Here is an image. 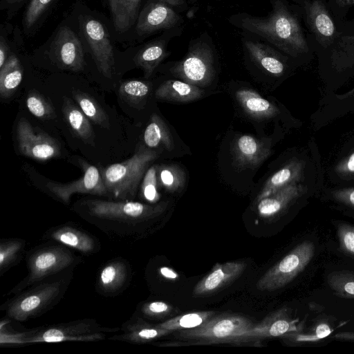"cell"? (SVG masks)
I'll return each mask as SVG.
<instances>
[{"label": "cell", "mask_w": 354, "mask_h": 354, "mask_svg": "<svg viewBox=\"0 0 354 354\" xmlns=\"http://www.w3.org/2000/svg\"><path fill=\"white\" fill-rule=\"evenodd\" d=\"M83 30L99 71L106 77L111 78L114 65L113 50L104 26L96 19H87Z\"/></svg>", "instance_id": "cell-10"}, {"label": "cell", "mask_w": 354, "mask_h": 354, "mask_svg": "<svg viewBox=\"0 0 354 354\" xmlns=\"http://www.w3.org/2000/svg\"><path fill=\"white\" fill-rule=\"evenodd\" d=\"M127 275L124 265L121 262H113L106 265L100 274V284L105 290H113L120 287Z\"/></svg>", "instance_id": "cell-36"}, {"label": "cell", "mask_w": 354, "mask_h": 354, "mask_svg": "<svg viewBox=\"0 0 354 354\" xmlns=\"http://www.w3.org/2000/svg\"><path fill=\"white\" fill-rule=\"evenodd\" d=\"M173 310L172 306L161 301L146 303L142 308L144 315L152 318H162L171 314Z\"/></svg>", "instance_id": "cell-44"}, {"label": "cell", "mask_w": 354, "mask_h": 354, "mask_svg": "<svg viewBox=\"0 0 354 354\" xmlns=\"http://www.w3.org/2000/svg\"><path fill=\"white\" fill-rule=\"evenodd\" d=\"M53 46L56 59L62 67L73 71L83 69L84 54L82 44L68 27L59 30Z\"/></svg>", "instance_id": "cell-16"}, {"label": "cell", "mask_w": 354, "mask_h": 354, "mask_svg": "<svg viewBox=\"0 0 354 354\" xmlns=\"http://www.w3.org/2000/svg\"><path fill=\"white\" fill-rule=\"evenodd\" d=\"M53 239L80 250L89 252L93 250V240L86 234L70 227H63L56 230L52 234Z\"/></svg>", "instance_id": "cell-31"}, {"label": "cell", "mask_w": 354, "mask_h": 354, "mask_svg": "<svg viewBox=\"0 0 354 354\" xmlns=\"http://www.w3.org/2000/svg\"><path fill=\"white\" fill-rule=\"evenodd\" d=\"M317 55L322 65L333 72L343 73L354 71V35L342 34Z\"/></svg>", "instance_id": "cell-17"}, {"label": "cell", "mask_w": 354, "mask_h": 354, "mask_svg": "<svg viewBox=\"0 0 354 354\" xmlns=\"http://www.w3.org/2000/svg\"><path fill=\"white\" fill-rule=\"evenodd\" d=\"M22 0H3L2 3L5 6H12L15 3H18Z\"/></svg>", "instance_id": "cell-53"}, {"label": "cell", "mask_w": 354, "mask_h": 354, "mask_svg": "<svg viewBox=\"0 0 354 354\" xmlns=\"http://www.w3.org/2000/svg\"><path fill=\"white\" fill-rule=\"evenodd\" d=\"M53 0H30L26 10L24 24L30 28L35 24Z\"/></svg>", "instance_id": "cell-42"}, {"label": "cell", "mask_w": 354, "mask_h": 354, "mask_svg": "<svg viewBox=\"0 0 354 354\" xmlns=\"http://www.w3.org/2000/svg\"><path fill=\"white\" fill-rule=\"evenodd\" d=\"M73 95L78 106L90 120L104 129H109L106 113L93 97L80 91H73Z\"/></svg>", "instance_id": "cell-32"}, {"label": "cell", "mask_w": 354, "mask_h": 354, "mask_svg": "<svg viewBox=\"0 0 354 354\" xmlns=\"http://www.w3.org/2000/svg\"><path fill=\"white\" fill-rule=\"evenodd\" d=\"M292 2L299 8L316 54L330 46L342 35L322 0H292Z\"/></svg>", "instance_id": "cell-4"}, {"label": "cell", "mask_w": 354, "mask_h": 354, "mask_svg": "<svg viewBox=\"0 0 354 354\" xmlns=\"http://www.w3.org/2000/svg\"><path fill=\"white\" fill-rule=\"evenodd\" d=\"M100 333H95L93 328L86 323H79L68 326H56L30 335L27 343L61 342L64 341L90 342L102 339Z\"/></svg>", "instance_id": "cell-19"}, {"label": "cell", "mask_w": 354, "mask_h": 354, "mask_svg": "<svg viewBox=\"0 0 354 354\" xmlns=\"http://www.w3.org/2000/svg\"><path fill=\"white\" fill-rule=\"evenodd\" d=\"M31 333H9L1 330L0 344H26V340Z\"/></svg>", "instance_id": "cell-46"}, {"label": "cell", "mask_w": 354, "mask_h": 354, "mask_svg": "<svg viewBox=\"0 0 354 354\" xmlns=\"http://www.w3.org/2000/svg\"><path fill=\"white\" fill-rule=\"evenodd\" d=\"M143 140L149 148H156L162 145L167 150L173 149V141L169 129L162 120L156 114L151 117L145 130Z\"/></svg>", "instance_id": "cell-29"}, {"label": "cell", "mask_w": 354, "mask_h": 354, "mask_svg": "<svg viewBox=\"0 0 354 354\" xmlns=\"http://www.w3.org/2000/svg\"><path fill=\"white\" fill-rule=\"evenodd\" d=\"M304 192L305 188L301 185H298L296 183L288 185L257 202L258 213L264 218H276L281 215Z\"/></svg>", "instance_id": "cell-20"}, {"label": "cell", "mask_w": 354, "mask_h": 354, "mask_svg": "<svg viewBox=\"0 0 354 354\" xmlns=\"http://www.w3.org/2000/svg\"><path fill=\"white\" fill-rule=\"evenodd\" d=\"M203 91L199 88L180 80H168L156 91L158 99L170 102H187L201 97Z\"/></svg>", "instance_id": "cell-22"}, {"label": "cell", "mask_w": 354, "mask_h": 354, "mask_svg": "<svg viewBox=\"0 0 354 354\" xmlns=\"http://www.w3.org/2000/svg\"><path fill=\"white\" fill-rule=\"evenodd\" d=\"M337 234L341 250L348 256L354 257V225L339 224Z\"/></svg>", "instance_id": "cell-40"}, {"label": "cell", "mask_w": 354, "mask_h": 354, "mask_svg": "<svg viewBox=\"0 0 354 354\" xmlns=\"http://www.w3.org/2000/svg\"><path fill=\"white\" fill-rule=\"evenodd\" d=\"M246 267V263L241 261L216 263L212 270L194 286L193 296L206 297L217 292L237 279Z\"/></svg>", "instance_id": "cell-12"}, {"label": "cell", "mask_w": 354, "mask_h": 354, "mask_svg": "<svg viewBox=\"0 0 354 354\" xmlns=\"http://www.w3.org/2000/svg\"><path fill=\"white\" fill-rule=\"evenodd\" d=\"M266 17L240 13L231 17L236 27L264 39L297 62L308 61L315 53L304 25L299 6L288 0H272Z\"/></svg>", "instance_id": "cell-1"}, {"label": "cell", "mask_w": 354, "mask_h": 354, "mask_svg": "<svg viewBox=\"0 0 354 354\" xmlns=\"http://www.w3.org/2000/svg\"><path fill=\"white\" fill-rule=\"evenodd\" d=\"M315 245L310 241L297 245L279 262L261 276L257 288L261 291H273L283 288L300 274L311 261Z\"/></svg>", "instance_id": "cell-5"}, {"label": "cell", "mask_w": 354, "mask_h": 354, "mask_svg": "<svg viewBox=\"0 0 354 354\" xmlns=\"http://www.w3.org/2000/svg\"><path fill=\"white\" fill-rule=\"evenodd\" d=\"M160 180L161 184L169 191H176L182 185L180 173L171 167L161 169Z\"/></svg>", "instance_id": "cell-45"}, {"label": "cell", "mask_w": 354, "mask_h": 354, "mask_svg": "<svg viewBox=\"0 0 354 354\" xmlns=\"http://www.w3.org/2000/svg\"><path fill=\"white\" fill-rule=\"evenodd\" d=\"M254 324L248 317L232 313L214 315L200 326L178 333L182 339L206 344H233Z\"/></svg>", "instance_id": "cell-3"}, {"label": "cell", "mask_w": 354, "mask_h": 354, "mask_svg": "<svg viewBox=\"0 0 354 354\" xmlns=\"http://www.w3.org/2000/svg\"><path fill=\"white\" fill-rule=\"evenodd\" d=\"M236 153L242 163L253 165L261 162L268 151L254 137L244 135L236 141Z\"/></svg>", "instance_id": "cell-30"}, {"label": "cell", "mask_w": 354, "mask_h": 354, "mask_svg": "<svg viewBox=\"0 0 354 354\" xmlns=\"http://www.w3.org/2000/svg\"><path fill=\"white\" fill-rule=\"evenodd\" d=\"M333 330V328L328 324L321 322L308 332H303L301 330L289 333L283 338L288 342L292 344L312 343L328 337Z\"/></svg>", "instance_id": "cell-37"}, {"label": "cell", "mask_w": 354, "mask_h": 354, "mask_svg": "<svg viewBox=\"0 0 354 354\" xmlns=\"http://www.w3.org/2000/svg\"><path fill=\"white\" fill-rule=\"evenodd\" d=\"M327 283L335 295L354 299V272L337 271L330 273Z\"/></svg>", "instance_id": "cell-35"}, {"label": "cell", "mask_w": 354, "mask_h": 354, "mask_svg": "<svg viewBox=\"0 0 354 354\" xmlns=\"http://www.w3.org/2000/svg\"><path fill=\"white\" fill-rule=\"evenodd\" d=\"M59 283H48L39 287L12 302L8 308L10 317L24 322L48 304L59 292Z\"/></svg>", "instance_id": "cell-15"}, {"label": "cell", "mask_w": 354, "mask_h": 354, "mask_svg": "<svg viewBox=\"0 0 354 354\" xmlns=\"http://www.w3.org/2000/svg\"><path fill=\"white\" fill-rule=\"evenodd\" d=\"M83 169L84 174L77 180L67 183L48 181L47 188L66 203L75 193L106 196L109 192L98 169L88 164H84Z\"/></svg>", "instance_id": "cell-11"}, {"label": "cell", "mask_w": 354, "mask_h": 354, "mask_svg": "<svg viewBox=\"0 0 354 354\" xmlns=\"http://www.w3.org/2000/svg\"><path fill=\"white\" fill-rule=\"evenodd\" d=\"M169 7L175 8H180L185 7V0H158Z\"/></svg>", "instance_id": "cell-49"}, {"label": "cell", "mask_w": 354, "mask_h": 354, "mask_svg": "<svg viewBox=\"0 0 354 354\" xmlns=\"http://www.w3.org/2000/svg\"><path fill=\"white\" fill-rule=\"evenodd\" d=\"M8 46L4 40V39L1 37L0 41V68L4 65L6 60L8 59Z\"/></svg>", "instance_id": "cell-48"}, {"label": "cell", "mask_w": 354, "mask_h": 354, "mask_svg": "<svg viewBox=\"0 0 354 354\" xmlns=\"http://www.w3.org/2000/svg\"><path fill=\"white\" fill-rule=\"evenodd\" d=\"M84 202L89 212L96 217L128 223L153 218L167 207L166 203L150 205L129 201L87 200Z\"/></svg>", "instance_id": "cell-6"}, {"label": "cell", "mask_w": 354, "mask_h": 354, "mask_svg": "<svg viewBox=\"0 0 354 354\" xmlns=\"http://www.w3.org/2000/svg\"><path fill=\"white\" fill-rule=\"evenodd\" d=\"M23 79V67L19 59L14 55L8 57L0 68V95L8 98L17 90Z\"/></svg>", "instance_id": "cell-28"}, {"label": "cell", "mask_w": 354, "mask_h": 354, "mask_svg": "<svg viewBox=\"0 0 354 354\" xmlns=\"http://www.w3.org/2000/svg\"><path fill=\"white\" fill-rule=\"evenodd\" d=\"M73 261L71 254L60 248H49L33 254L29 260L30 274L26 284L40 281L68 267Z\"/></svg>", "instance_id": "cell-14"}, {"label": "cell", "mask_w": 354, "mask_h": 354, "mask_svg": "<svg viewBox=\"0 0 354 354\" xmlns=\"http://www.w3.org/2000/svg\"><path fill=\"white\" fill-rule=\"evenodd\" d=\"M63 113L73 132L87 144L95 145V135L89 119L79 106L67 97H64Z\"/></svg>", "instance_id": "cell-21"}, {"label": "cell", "mask_w": 354, "mask_h": 354, "mask_svg": "<svg viewBox=\"0 0 354 354\" xmlns=\"http://www.w3.org/2000/svg\"><path fill=\"white\" fill-rule=\"evenodd\" d=\"M160 272L162 276L168 279H175L178 277V274L174 272V270L167 267L161 268Z\"/></svg>", "instance_id": "cell-51"}, {"label": "cell", "mask_w": 354, "mask_h": 354, "mask_svg": "<svg viewBox=\"0 0 354 354\" xmlns=\"http://www.w3.org/2000/svg\"><path fill=\"white\" fill-rule=\"evenodd\" d=\"M168 55L167 42L156 40L145 46L135 56L136 64L142 68L145 76L151 75L156 66Z\"/></svg>", "instance_id": "cell-27"}, {"label": "cell", "mask_w": 354, "mask_h": 354, "mask_svg": "<svg viewBox=\"0 0 354 354\" xmlns=\"http://www.w3.org/2000/svg\"><path fill=\"white\" fill-rule=\"evenodd\" d=\"M215 315L212 310L194 311L171 318L158 324L160 327L171 331L197 327Z\"/></svg>", "instance_id": "cell-34"}, {"label": "cell", "mask_w": 354, "mask_h": 354, "mask_svg": "<svg viewBox=\"0 0 354 354\" xmlns=\"http://www.w3.org/2000/svg\"><path fill=\"white\" fill-rule=\"evenodd\" d=\"M149 93V86L140 80H129L122 83L119 88L121 97L131 103H138L144 100Z\"/></svg>", "instance_id": "cell-39"}, {"label": "cell", "mask_w": 354, "mask_h": 354, "mask_svg": "<svg viewBox=\"0 0 354 354\" xmlns=\"http://www.w3.org/2000/svg\"><path fill=\"white\" fill-rule=\"evenodd\" d=\"M302 169L303 164L301 162L293 161L277 171L266 181L257 197V202L288 185L296 183L301 176Z\"/></svg>", "instance_id": "cell-23"}, {"label": "cell", "mask_w": 354, "mask_h": 354, "mask_svg": "<svg viewBox=\"0 0 354 354\" xmlns=\"http://www.w3.org/2000/svg\"><path fill=\"white\" fill-rule=\"evenodd\" d=\"M302 328L299 320L291 316L290 310L283 307L270 313L260 322L254 324L248 331L239 335L233 344H243L269 338H283L286 335L300 331Z\"/></svg>", "instance_id": "cell-8"}, {"label": "cell", "mask_w": 354, "mask_h": 354, "mask_svg": "<svg viewBox=\"0 0 354 354\" xmlns=\"http://www.w3.org/2000/svg\"><path fill=\"white\" fill-rule=\"evenodd\" d=\"M181 21V17L169 6L155 0L147 3L140 12L136 31L140 35L174 28Z\"/></svg>", "instance_id": "cell-13"}, {"label": "cell", "mask_w": 354, "mask_h": 354, "mask_svg": "<svg viewBox=\"0 0 354 354\" xmlns=\"http://www.w3.org/2000/svg\"><path fill=\"white\" fill-rule=\"evenodd\" d=\"M17 133L19 150L28 158L46 161L60 154L57 142L48 133L32 127L24 118L19 120Z\"/></svg>", "instance_id": "cell-9"}, {"label": "cell", "mask_w": 354, "mask_h": 354, "mask_svg": "<svg viewBox=\"0 0 354 354\" xmlns=\"http://www.w3.org/2000/svg\"><path fill=\"white\" fill-rule=\"evenodd\" d=\"M243 47L252 61L273 75H282L286 70L287 61L292 59L267 42L245 39Z\"/></svg>", "instance_id": "cell-18"}, {"label": "cell", "mask_w": 354, "mask_h": 354, "mask_svg": "<svg viewBox=\"0 0 354 354\" xmlns=\"http://www.w3.org/2000/svg\"><path fill=\"white\" fill-rule=\"evenodd\" d=\"M236 97L245 111L257 118H268L276 115L277 109L269 101L250 89H241Z\"/></svg>", "instance_id": "cell-25"}, {"label": "cell", "mask_w": 354, "mask_h": 354, "mask_svg": "<svg viewBox=\"0 0 354 354\" xmlns=\"http://www.w3.org/2000/svg\"><path fill=\"white\" fill-rule=\"evenodd\" d=\"M333 337L338 340L354 341V332H341L335 334Z\"/></svg>", "instance_id": "cell-50"}, {"label": "cell", "mask_w": 354, "mask_h": 354, "mask_svg": "<svg viewBox=\"0 0 354 354\" xmlns=\"http://www.w3.org/2000/svg\"><path fill=\"white\" fill-rule=\"evenodd\" d=\"M23 245L21 241H10L0 245V269L2 271L15 258Z\"/></svg>", "instance_id": "cell-43"}, {"label": "cell", "mask_w": 354, "mask_h": 354, "mask_svg": "<svg viewBox=\"0 0 354 354\" xmlns=\"http://www.w3.org/2000/svg\"><path fill=\"white\" fill-rule=\"evenodd\" d=\"M343 35H354V0H322Z\"/></svg>", "instance_id": "cell-26"}, {"label": "cell", "mask_w": 354, "mask_h": 354, "mask_svg": "<svg viewBox=\"0 0 354 354\" xmlns=\"http://www.w3.org/2000/svg\"><path fill=\"white\" fill-rule=\"evenodd\" d=\"M26 104L31 114L37 118L46 120L54 115V110L50 102L36 91L29 93Z\"/></svg>", "instance_id": "cell-38"}, {"label": "cell", "mask_w": 354, "mask_h": 354, "mask_svg": "<svg viewBox=\"0 0 354 354\" xmlns=\"http://www.w3.org/2000/svg\"><path fill=\"white\" fill-rule=\"evenodd\" d=\"M158 157L156 151L140 147L129 159L103 169L101 174L108 190L115 198H133L149 165Z\"/></svg>", "instance_id": "cell-2"}, {"label": "cell", "mask_w": 354, "mask_h": 354, "mask_svg": "<svg viewBox=\"0 0 354 354\" xmlns=\"http://www.w3.org/2000/svg\"><path fill=\"white\" fill-rule=\"evenodd\" d=\"M334 198L348 206L354 207V188H345L333 192Z\"/></svg>", "instance_id": "cell-47"}, {"label": "cell", "mask_w": 354, "mask_h": 354, "mask_svg": "<svg viewBox=\"0 0 354 354\" xmlns=\"http://www.w3.org/2000/svg\"><path fill=\"white\" fill-rule=\"evenodd\" d=\"M171 332L173 331L162 328L158 325L140 322L129 326L122 339L133 343H148Z\"/></svg>", "instance_id": "cell-33"}, {"label": "cell", "mask_w": 354, "mask_h": 354, "mask_svg": "<svg viewBox=\"0 0 354 354\" xmlns=\"http://www.w3.org/2000/svg\"><path fill=\"white\" fill-rule=\"evenodd\" d=\"M213 63L211 46L198 39L190 44L186 55L172 67L171 71L189 83L201 84L212 77Z\"/></svg>", "instance_id": "cell-7"}, {"label": "cell", "mask_w": 354, "mask_h": 354, "mask_svg": "<svg viewBox=\"0 0 354 354\" xmlns=\"http://www.w3.org/2000/svg\"><path fill=\"white\" fill-rule=\"evenodd\" d=\"M346 170L348 172L353 173L354 172V153H352L346 162L345 165Z\"/></svg>", "instance_id": "cell-52"}, {"label": "cell", "mask_w": 354, "mask_h": 354, "mask_svg": "<svg viewBox=\"0 0 354 354\" xmlns=\"http://www.w3.org/2000/svg\"><path fill=\"white\" fill-rule=\"evenodd\" d=\"M141 191L143 197L150 203H156L159 198L157 191L156 168L150 167L145 173L142 183Z\"/></svg>", "instance_id": "cell-41"}, {"label": "cell", "mask_w": 354, "mask_h": 354, "mask_svg": "<svg viewBox=\"0 0 354 354\" xmlns=\"http://www.w3.org/2000/svg\"><path fill=\"white\" fill-rule=\"evenodd\" d=\"M115 29L119 32L129 30L138 18L142 0H108Z\"/></svg>", "instance_id": "cell-24"}]
</instances>
